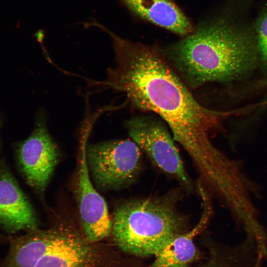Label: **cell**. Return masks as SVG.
Here are the masks:
<instances>
[{
  "label": "cell",
  "instance_id": "12",
  "mask_svg": "<svg viewBox=\"0 0 267 267\" xmlns=\"http://www.w3.org/2000/svg\"><path fill=\"white\" fill-rule=\"evenodd\" d=\"M198 267H240L235 257L226 252L220 253L214 252L211 253L209 260Z\"/></svg>",
  "mask_w": 267,
  "mask_h": 267
},
{
  "label": "cell",
  "instance_id": "2",
  "mask_svg": "<svg viewBox=\"0 0 267 267\" xmlns=\"http://www.w3.org/2000/svg\"><path fill=\"white\" fill-rule=\"evenodd\" d=\"M256 47L248 31L219 18L159 49L185 84L193 90L210 82H227L243 75L255 63Z\"/></svg>",
  "mask_w": 267,
  "mask_h": 267
},
{
  "label": "cell",
  "instance_id": "11",
  "mask_svg": "<svg viewBox=\"0 0 267 267\" xmlns=\"http://www.w3.org/2000/svg\"><path fill=\"white\" fill-rule=\"evenodd\" d=\"M204 210L198 223L191 230L178 234L168 241L154 255L152 267H186L195 258L197 250L194 237L206 225L210 208L202 194Z\"/></svg>",
  "mask_w": 267,
  "mask_h": 267
},
{
  "label": "cell",
  "instance_id": "6",
  "mask_svg": "<svg viewBox=\"0 0 267 267\" xmlns=\"http://www.w3.org/2000/svg\"><path fill=\"white\" fill-rule=\"evenodd\" d=\"M125 126L133 141L160 170L184 186L190 179L165 124L152 116L140 115L127 121Z\"/></svg>",
  "mask_w": 267,
  "mask_h": 267
},
{
  "label": "cell",
  "instance_id": "10",
  "mask_svg": "<svg viewBox=\"0 0 267 267\" xmlns=\"http://www.w3.org/2000/svg\"><path fill=\"white\" fill-rule=\"evenodd\" d=\"M132 12L143 19L185 37L194 29L190 21L172 0H121Z\"/></svg>",
  "mask_w": 267,
  "mask_h": 267
},
{
  "label": "cell",
  "instance_id": "3",
  "mask_svg": "<svg viewBox=\"0 0 267 267\" xmlns=\"http://www.w3.org/2000/svg\"><path fill=\"white\" fill-rule=\"evenodd\" d=\"M2 262L4 267H122L112 247L65 226L36 228L11 238Z\"/></svg>",
  "mask_w": 267,
  "mask_h": 267
},
{
  "label": "cell",
  "instance_id": "5",
  "mask_svg": "<svg viewBox=\"0 0 267 267\" xmlns=\"http://www.w3.org/2000/svg\"><path fill=\"white\" fill-rule=\"evenodd\" d=\"M140 150L130 139L86 145L88 168L96 186L103 190H113L133 182L140 168Z\"/></svg>",
  "mask_w": 267,
  "mask_h": 267
},
{
  "label": "cell",
  "instance_id": "13",
  "mask_svg": "<svg viewBox=\"0 0 267 267\" xmlns=\"http://www.w3.org/2000/svg\"><path fill=\"white\" fill-rule=\"evenodd\" d=\"M256 28L258 48L267 65V9L258 21Z\"/></svg>",
  "mask_w": 267,
  "mask_h": 267
},
{
  "label": "cell",
  "instance_id": "1",
  "mask_svg": "<svg viewBox=\"0 0 267 267\" xmlns=\"http://www.w3.org/2000/svg\"><path fill=\"white\" fill-rule=\"evenodd\" d=\"M106 33L113 41L115 65L104 85L125 93L132 107L159 115L188 150H213L208 134L219 127L224 113L195 99L159 47L125 39L109 29Z\"/></svg>",
  "mask_w": 267,
  "mask_h": 267
},
{
  "label": "cell",
  "instance_id": "4",
  "mask_svg": "<svg viewBox=\"0 0 267 267\" xmlns=\"http://www.w3.org/2000/svg\"><path fill=\"white\" fill-rule=\"evenodd\" d=\"M168 194L125 202L111 217L110 236L121 251L139 257L155 254L173 237L185 232L186 219Z\"/></svg>",
  "mask_w": 267,
  "mask_h": 267
},
{
  "label": "cell",
  "instance_id": "9",
  "mask_svg": "<svg viewBox=\"0 0 267 267\" xmlns=\"http://www.w3.org/2000/svg\"><path fill=\"white\" fill-rule=\"evenodd\" d=\"M0 225L11 233L38 228L31 203L5 167L0 168Z\"/></svg>",
  "mask_w": 267,
  "mask_h": 267
},
{
  "label": "cell",
  "instance_id": "7",
  "mask_svg": "<svg viewBox=\"0 0 267 267\" xmlns=\"http://www.w3.org/2000/svg\"><path fill=\"white\" fill-rule=\"evenodd\" d=\"M17 155L27 182L39 192H43L60 156L57 146L47 131L44 119L38 120L32 133L20 144Z\"/></svg>",
  "mask_w": 267,
  "mask_h": 267
},
{
  "label": "cell",
  "instance_id": "14",
  "mask_svg": "<svg viewBox=\"0 0 267 267\" xmlns=\"http://www.w3.org/2000/svg\"><path fill=\"white\" fill-rule=\"evenodd\" d=\"M265 258H267V254L266 255V256H265Z\"/></svg>",
  "mask_w": 267,
  "mask_h": 267
},
{
  "label": "cell",
  "instance_id": "8",
  "mask_svg": "<svg viewBox=\"0 0 267 267\" xmlns=\"http://www.w3.org/2000/svg\"><path fill=\"white\" fill-rule=\"evenodd\" d=\"M81 146L78 173L77 199L82 231L91 242L110 236L112 222L106 202L93 185L86 155V143Z\"/></svg>",
  "mask_w": 267,
  "mask_h": 267
}]
</instances>
